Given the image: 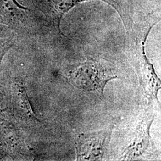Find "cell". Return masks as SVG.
<instances>
[{
  "label": "cell",
  "mask_w": 161,
  "mask_h": 161,
  "mask_svg": "<svg viewBox=\"0 0 161 161\" xmlns=\"http://www.w3.org/2000/svg\"><path fill=\"white\" fill-rule=\"evenodd\" d=\"M158 22H147L137 31L131 29L130 32L132 38L131 53L134 64L137 70L140 82L147 97L158 102V93L161 89V81L156 75L152 64L150 63L146 54L145 46L147 36L152 28Z\"/></svg>",
  "instance_id": "6da1fadb"
},
{
  "label": "cell",
  "mask_w": 161,
  "mask_h": 161,
  "mask_svg": "<svg viewBox=\"0 0 161 161\" xmlns=\"http://www.w3.org/2000/svg\"><path fill=\"white\" fill-rule=\"evenodd\" d=\"M88 0H19L29 3L45 18L47 25L54 28L61 35L60 23L64 14L75 6ZM112 6L119 14L127 32L132 28L130 10L123 0H102Z\"/></svg>",
  "instance_id": "7a4b0ae2"
},
{
  "label": "cell",
  "mask_w": 161,
  "mask_h": 161,
  "mask_svg": "<svg viewBox=\"0 0 161 161\" xmlns=\"http://www.w3.org/2000/svg\"><path fill=\"white\" fill-rule=\"evenodd\" d=\"M67 77L74 86L86 92H97L100 96H103L106 84L117 78L110 64L94 58L72 66Z\"/></svg>",
  "instance_id": "3957f363"
},
{
  "label": "cell",
  "mask_w": 161,
  "mask_h": 161,
  "mask_svg": "<svg viewBox=\"0 0 161 161\" xmlns=\"http://www.w3.org/2000/svg\"><path fill=\"white\" fill-rule=\"evenodd\" d=\"M18 0H0V23L16 29H23L40 24L46 25L43 15L27 8Z\"/></svg>",
  "instance_id": "277c9868"
},
{
  "label": "cell",
  "mask_w": 161,
  "mask_h": 161,
  "mask_svg": "<svg viewBox=\"0 0 161 161\" xmlns=\"http://www.w3.org/2000/svg\"><path fill=\"white\" fill-rule=\"evenodd\" d=\"M112 131L113 127H110L100 131L78 136L75 142L77 160H102L109 149Z\"/></svg>",
  "instance_id": "5b68a950"
},
{
  "label": "cell",
  "mask_w": 161,
  "mask_h": 161,
  "mask_svg": "<svg viewBox=\"0 0 161 161\" xmlns=\"http://www.w3.org/2000/svg\"><path fill=\"white\" fill-rule=\"evenodd\" d=\"M153 120V116L147 115L139 122L134 138L124 152L122 158L134 159L143 155L149 149L152 142L150 128Z\"/></svg>",
  "instance_id": "8992f818"
}]
</instances>
